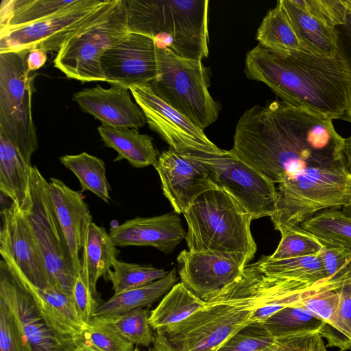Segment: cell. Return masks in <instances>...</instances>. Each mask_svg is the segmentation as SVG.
Here are the masks:
<instances>
[{"label":"cell","mask_w":351,"mask_h":351,"mask_svg":"<svg viewBox=\"0 0 351 351\" xmlns=\"http://www.w3.org/2000/svg\"><path fill=\"white\" fill-rule=\"evenodd\" d=\"M229 152L277 184L276 230L351 203L345 138L323 115L282 100L254 106L239 119Z\"/></svg>","instance_id":"6da1fadb"},{"label":"cell","mask_w":351,"mask_h":351,"mask_svg":"<svg viewBox=\"0 0 351 351\" xmlns=\"http://www.w3.org/2000/svg\"><path fill=\"white\" fill-rule=\"evenodd\" d=\"M247 78L266 84L282 101L332 120L348 108L349 73L340 53L331 57L276 51L258 44L246 54Z\"/></svg>","instance_id":"7a4b0ae2"},{"label":"cell","mask_w":351,"mask_h":351,"mask_svg":"<svg viewBox=\"0 0 351 351\" xmlns=\"http://www.w3.org/2000/svg\"><path fill=\"white\" fill-rule=\"evenodd\" d=\"M189 250L213 253L245 267L254 258L256 244L251 232V215L221 188L199 196L184 213Z\"/></svg>","instance_id":"3957f363"},{"label":"cell","mask_w":351,"mask_h":351,"mask_svg":"<svg viewBox=\"0 0 351 351\" xmlns=\"http://www.w3.org/2000/svg\"><path fill=\"white\" fill-rule=\"evenodd\" d=\"M208 0H123L130 32L154 38L180 56H208Z\"/></svg>","instance_id":"277c9868"},{"label":"cell","mask_w":351,"mask_h":351,"mask_svg":"<svg viewBox=\"0 0 351 351\" xmlns=\"http://www.w3.org/2000/svg\"><path fill=\"white\" fill-rule=\"evenodd\" d=\"M123 0H106L61 46L54 66L69 78L106 82L101 58L129 33Z\"/></svg>","instance_id":"5b68a950"},{"label":"cell","mask_w":351,"mask_h":351,"mask_svg":"<svg viewBox=\"0 0 351 351\" xmlns=\"http://www.w3.org/2000/svg\"><path fill=\"white\" fill-rule=\"evenodd\" d=\"M209 75L202 60L187 59L158 47V75L149 85L161 99L204 130L218 118L220 106L212 97Z\"/></svg>","instance_id":"8992f818"},{"label":"cell","mask_w":351,"mask_h":351,"mask_svg":"<svg viewBox=\"0 0 351 351\" xmlns=\"http://www.w3.org/2000/svg\"><path fill=\"white\" fill-rule=\"evenodd\" d=\"M29 51L0 53V132L31 164L38 139L32 110L34 76L27 67Z\"/></svg>","instance_id":"52a82bcc"},{"label":"cell","mask_w":351,"mask_h":351,"mask_svg":"<svg viewBox=\"0 0 351 351\" xmlns=\"http://www.w3.org/2000/svg\"><path fill=\"white\" fill-rule=\"evenodd\" d=\"M252 311L224 303L209 302L182 322L156 330L175 351H217L237 332L252 324Z\"/></svg>","instance_id":"ba28073f"},{"label":"cell","mask_w":351,"mask_h":351,"mask_svg":"<svg viewBox=\"0 0 351 351\" xmlns=\"http://www.w3.org/2000/svg\"><path fill=\"white\" fill-rule=\"evenodd\" d=\"M210 171L213 183L233 196L252 219L271 217L276 210V185L259 171L232 155L187 153Z\"/></svg>","instance_id":"9c48e42d"},{"label":"cell","mask_w":351,"mask_h":351,"mask_svg":"<svg viewBox=\"0 0 351 351\" xmlns=\"http://www.w3.org/2000/svg\"><path fill=\"white\" fill-rule=\"evenodd\" d=\"M31 195L32 206L27 217L51 283L72 295L76 274L51 200L49 182L36 166L31 171Z\"/></svg>","instance_id":"30bf717a"},{"label":"cell","mask_w":351,"mask_h":351,"mask_svg":"<svg viewBox=\"0 0 351 351\" xmlns=\"http://www.w3.org/2000/svg\"><path fill=\"white\" fill-rule=\"evenodd\" d=\"M106 0H76L56 13L23 26L0 29V53L39 49L58 51Z\"/></svg>","instance_id":"8fae6325"},{"label":"cell","mask_w":351,"mask_h":351,"mask_svg":"<svg viewBox=\"0 0 351 351\" xmlns=\"http://www.w3.org/2000/svg\"><path fill=\"white\" fill-rule=\"evenodd\" d=\"M129 89L149 128L170 148L179 153L221 155L226 152L214 144L203 130L158 97L149 84L131 86Z\"/></svg>","instance_id":"7c38bea8"},{"label":"cell","mask_w":351,"mask_h":351,"mask_svg":"<svg viewBox=\"0 0 351 351\" xmlns=\"http://www.w3.org/2000/svg\"><path fill=\"white\" fill-rule=\"evenodd\" d=\"M1 259L34 287L45 289L53 285L27 214L12 203L1 210Z\"/></svg>","instance_id":"4fadbf2b"},{"label":"cell","mask_w":351,"mask_h":351,"mask_svg":"<svg viewBox=\"0 0 351 351\" xmlns=\"http://www.w3.org/2000/svg\"><path fill=\"white\" fill-rule=\"evenodd\" d=\"M0 300L17 319L31 351H73L77 348L73 337L63 335L47 324L32 295L17 282L3 259Z\"/></svg>","instance_id":"5bb4252c"},{"label":"cell","mask_w":351,"mask_h":351,"mask_svg":"<svg viewBox=\"0 0 351 351\" xmlns=\"http://www.w3.org/2000/svg\"><path fill=\"white\" fill-rule=\"evenodd\" d=\"M101 66L112 86L150 84L158 75L157 45L149 36L130 32L105 51Z\"/></svg>","instance_id":"9a60e30c"},{"label":"cell","mask_w":351,"mask_h":351,"mask_svg":"<svg viewBox=\"0 0 351 351\" xmlns=\"http://www.w3.org/2000/svg\"><path fill=\"white\" fill-rule=\"evenodd\" d=\"M162 192L174 212L184 214L204 193L217 188L206 165L187 153L169 148L163 151L155 167Z\"/></svg>","instance_id":"2e32d148"},{"label":"cell","mask_w":351,"mask_h":351,"mask_svg":"<svg viewBox=\"0 0 351 351\" xmlns=\"http://www.w3.org/2000/svg\"><path fill=\"white\" fill-rule=\"evenodd\" d=\"M180 282L208 302L234 282L245 267L213 253L182 250L177 257Z\"/></svg>","instance_id":"e0dca14e"},{"label":"cell","mask_w":351,"mask_h":351,"mask_svg":"<svg viewBox=\"0 0 351 351\" xmlns=\"http://www.w3.org/2000/svg\"><path fill=\"white\" fill-rule=\"evenodd\" d=\"M186 233L176 213L135 217L111 226L109 232L117 247L152 246L167 255L185 239Z\"/></svg>","instance_id":"ac0fdd59"},{"label":"cell","mask_w":351,"mask_h":351,"mask_svg":"<svg viewBox=\"0 0 351 351\" xmlns=\"http://www.w3.org/2000/svg\"><path fill=\"white\" fill-rule=\"evenodd\" d=\"M73 100L102 124L138 129L147 123L141 108L132 101L130 89L123 86L84 88L75 93Z\"/></svg>","instance_id":"d6986e66"},{"label":"cell","mask_w":351,"mask_h":351,"mask_svg":"<svg viewBox=\"0 0 351 351\" xmlns=\"http://www.w3.org/2000/svg\"><path fill=\"white\" fill-rule=\"evenodd\" d=\"M49 191L68 253L77 275L82 270L80 258L88 223L93 221L87 204L80 192L69 187L58 178H51Z\"/></svg>","instance_id":"ffe728a7"},{"label":"cell","mask_w":351,"mask_h":351,"mask_svg":"<svg viewBox=\"0 0 351 351\" xmlns=\"http://www.w3.org/2000/svg\"><path fill=\"white\" fill-rule=\"evenodd\" d=\"M8 267L20 285L32 295L45 322L53 330L74 337L81 335L88 327L71 295L56 285L45 289L34 287Z\"/></svg>","instance_id":"44dd1931"},{"label":"cell","mask_w":351,"mask_h":351,"mask_svg":"<svg viewBox=\"0 0 351 351\" xmlns=\"http://www.w3.org/2000/svg\"><path fill=\"white\" fill-rule=\"evenodd\" d=\"M32 167L0 132V191L19 210L27 215L32 206Z\"/></svg>","instance_id":"7402d4cb"},{"label":"cell","mask_w":351,"mask_h":351,"mask_svg":"<svg viewBox=\"0 0 351 351\" xmlns=\"http://www.w3.org/2000/svg\"><path fill=\"white\" fill-rule=\"evenodd\" d=\"M97 130L104 145L117 152L114 161L125 159L135 168L156 167L160 154L149 135L140 134L135 128L106 124Z\"/></svg>","instance_id":"603a6c76"},{"label":"cell","mask_w":351,"mask_h":351,"mask_svg":"<svg viewBox=\"0 0 351 351\" xmlns=\"http://www.w3.org/2000/svg\"><path fill=\"white\" fill-rule=\"evenodd\" d=\"M177 281L176 269L173 268L164 278L150 284L114 294L97 305L90 321L111 319L132 310L149 306L167 294L178 283Z\"/></svg>","instance_id":"cb8c5ba5"},{"label":"cell","mask_w":351,"mask_h":351,"mask_svg":"<svg viewBox=\"0 0 351 351\" xmlns=\"http://www.w3.org/2000/svg\"><path fill=\"white\" fill-rule=\"evenodd\" d=\"M305 51L331 57L338 52L336 28L318 21L295 6L291 0H280Z\"/></svg>","instance_id":"d4e9b609"},{"label":"cell","mask_w":351,"mask_h":351,"mask_svg":"<svg viewBox=\"0 0 351 351\" xmlns=\"http://www.w3.org/2000/svg\"><path fill=\"white\" fill-rule=\"evenodd\" d=\"M119 252L104 228L93 221L88 223L83 241L82 265L88 271L90 286L95 293L97 294L98 280L106 276Z\"/></svg>","instance_id":"484cf974"},{"label":"cell","mask_w":351,"mask_h":351,"mask_svg":"<svg viewBox=\"0 0 351 351\" xmlns=\"http://www.w3.org/2000/svg\"><path fill=\"white\" fill-rule=\"evenodd\" d=\"M208 305L185 287L176 283L149 315L154 330L178 324Z\"/></svg>","instance_id":"4316f807"},{"label":"cell","mask_w":351,"mask_h":351,"mask_svg":"<svg viewBox=\"0 0 351 351\" xmlns=\"http://www.w3.org/2000/svg\"><path fill=\"white\" fill-rule=\"evenodd\" d=\"M267 276L293 279L306 283L315 284L328 278L319 254L273 260L263 256L252 263Z\"/></svg>","instance_id":"83f0119b"},{"label":"cell","mask_w":351,"mask_h":351,"mask_svg":"<svg viewBox=\"0 0 351 351\" xmlns=\"http://www.w3.org/2000/svg\"><path fill=\"white\" fill-rule=\"evenodd\" d=\"M256 40L258 44L276 51H305L280 0L263 18L257 30Z\"/></svg>","instance_id":"f1b7e54d"},{"label":"cell","mask_w":351,"mask_h":351,"mask_svg":"<svg viewBox=\"0 0 351 351\" xmlns=\"http://www.w3.org/2000/svg\"><path fill=\"white\" fill-rule=\"evenodd\" d=\"M76 0H2L0 29L23 26L58 12Z\"/></svg>","instance_id":"f546056e"},{"label":"cell","mask_w":351,"mask_h":351,"mask_svg":"<svg viewBox=\"0 0 351 351\" xmlns=\"http://www.w3.org/2000/svg\"><path fill=\"white\" fill-rule=\"evenodd\" d=\"M59 159L77 177L82 190L89 191L109 203L111 186L107 180L105 162L101 158L82 152L64 155Z\"/></svg>","instance_id":"4dcf8cb0"},{"label":"cell","mask_w":351,"mask_h":351,"mask_svg":"<svg viewBox=\"0 0 351 351\" xmlns=\"http://www.w3.org/2000/svg\"><path fill=\"white\" fill-rule=\"evenodd\" d=\"M300 226L323 245L351 248V216L342 209H326L311 217Z\"/></svg>","instance_id":"1f68e13d"},{"label":"cell","mask_w":351,"mask_h":351,"mask_svg":"<svg viewBox=\"0 0 351 351\" xmlns=\"http://www.w3.org/2000/svg\"><path fill=\"white\" fill-rule=\"evenodd\" d=\"M261 324L275 338L311 332H321L325 326L322 320L300 303L278 311Z\"/></svg>","instance_id":"d6a6232c"},{"label":"cell","mask_w":351,"mask_h":351,"mask_svg":"<svg viewBox=\"0 0 351 351\" xmlns=\"http://www.w3.org/2000/svg\"><path fill=\"white\" fill-rule=\"evenodd\" d=\"M169 271L152 265L115 260L106 277L112 283L114 294L138 288L164 278Z\"/></svg>","instance_id":"836d02e7"},{"label":"cell","mask_w":351,"mask_h":351,"mask_svg":"<svg viewBox=\"0 0 351 351\" xmlns=\"http://www.w3.org/2000/svg\"><path fill=\"white\" fill-rule=\"evenodd\" d=\"M90 322L109 326L136 346L148 347L154 340V332L149 323V313L147 308L134 309L108 319Z\"/></svg>","instance_id":"e575fe53"},{"label":"cell","mask_w":351,"mask_h":351,"mask_svg":"<svg viewBox=\"0 0 351 351\" xmlns=\"http://www.w3.org/2000/svg\"><path fill=\"white\" fill-rule=\"evenodd\" d=\"M350 282H336L327 278L300 303L322 320L325 327H331L335 324L339 313L341 300L339 289Z\"/></svg>","instance_id":"d590c367"},{"label":"cell","mask_w":351,"mask_h":351,"mask_svg":"<svg viewBox=\"0 0 351 351\" xmlns=\"http://www.w3.org/2000/svg\"><path fill=\"white\" fill-rule=\"evenodd\" d=\"M278 231L281 234V239L274 252L269 256L271 259L314 255L319 254L324 247L316 237L300 226L283 227Z\"/></svg>","instance_id":"8d00e7d4"},{"label":"cell","mask_w":351,"mask_h":351,"mask_svg":"<svg viewBox=\"0 0 351 351\" xmlns=\"http://www.w3.org/2000/svg\"><path fill=\"white\" fill-rule=\"evenodd\" d=\"M341 300L335 324L324 327L320 334L327 346L339 351L351 350V282L339 289Z\"/></svg>","instance_id":"74e56055"},{"label":"cell","mask_w":351,"mask_h":351,"mask_svg":"<svg viewBox=\"0 0 351 351\" xmlns=\"http://www.w3.org/2000/svg\"><path fill=\"white\" fill-rule=\"evenodd\" d=\"M73 339L77 345H84L97 351H134V345L104 324L90 322L88 327Z\"/></svg>","instance_id":"f35d334b"},{"label":"cell","mask_w":351,"mask_h":351,"mask_svg":"<svg viewBox=\"0 0 351 351\" xmlns=\"http://www.w3.org/2000/svg\"><path fill=\"white\" fill-rule=\"evenodd\" d=\"M276 340L261 323H252L232 336L217 351H267Z\"/></svg>","instance_id":"ab89813d"},{"label":"cell","mask_w":351,"mask_h":351,"mask_svg":"<svg viewBox=\"0 0 351 351\" xmlns=\"http://www.w3.org/2000/svg\"><path fill=\"white\" fill-rule=\"evenodd\" d=\"M298 8L326 25L336 28L346 23L348 0H291Z\"/></svg>","instance_id":"60d3db41"},{"label":"cell","mask_w":351,"mask_h":351,"mask_svg":"<svg viewBox=\"0 0 351 351\" xmlns=\"http://www.w3.org/2000/svg\"><path fill=\"white\" fill-rule=\"evenodd\" d=\"M319 255L328 279L351 281V248L324 245Z\"/></svg>","instance_id":"b9f144b4"},{"label":"cell","mask_w":351,"mask_h":351,"mask_svg":"<svg viewBox=\"0 0 351 351\" xmlns=\"http://www.w3.org/2000/svg\"><path fill=\"white\" fill-rule=\"evenodd\" d=\"M0 351H31L15 315L0 300Z\"/></svg>","instance_id":"7bdbcfd3"},{"label":"cell","mask_w":351,"mask_h":351,"mask_svg":"<svg viewBox=\"0 0 351 351\" xmlns=\"http://www.w3.org/2000/svg\"><path fill=\"white\" fill-rule=\"evenodd\" d=\"M96 294L91 288L88 271L82 265V270L76 275L72 296L82 319L87 324L99 304L95 298Z\"/></svg>","instance_id":"ee69618b"},{"label":"cell","mask_w":351,"mask_h":351,"mask_svg":"<svg viewBox=\"0 0 351 351\" xmlns=\"http://www.w3.org/2000/svg\"><path fill=\"white\" fill-rule=\"evenodd\" d=\"M267 351H327L319 332H311L276 338Z\"/></svg>","instance_id":"f6af8a7d"},{"label":"cell","mask_w":351,"mask_h":351,"mask_svg":"<svg viewBox=\"0 0 351 351\" xmlns=\"http://www.w3.org/2000/svg\"><path fill=\"white\" fill-rule=\"evenodd\" d=\"M336 29L338 33V51L346 63L350 82L348 108L343 119L351 123V14L348 13L346 23Z\"/></svg>","instance_id":"bcb514c9"},{"label":"cell","mask_w":351,"mask_h":351,"mask_svg":"<svg viewBox=\"0 0 351 351\" xmlns=\"http://www.w3.org/2000/svg\"><path fill=\"white\" fill-rule=\"evenodd\" d=\"M46 60V51L39 49L29 50L27 59L28 70L34 71L40 69L45 64Z\"/></svg>","instance_id":"7dc6e473"},{"label":"cell","mask_w":351,"mask_h":351,"mask_svg":"<svg viewBox=\"0 0 351 351\" xmlns=\"http://www.w3.org/2000/svg\"><path fill=\"white\" fill-rule=\"evenodd\" d=\"M151 350L152 351H175L158 331L154 332V340Z\"/></svg>","instance_id":"c3c4849f"},{"label":"cell","mask_w":351,"mask_h":351,"mask_svg":"<svg viewBox=\"0 0 351 351\" xmlns=\"http://www.w3.org/2000/svg\"><path fill=\"white\" fill-rule=\"evenodd\" d=\"M345 154L348 169L351 173V136L345 138ZM342 210L351 216V203L343 207Z\"/></svg>","instance_id":"681fc988"},{"label":"cell","mask_w":351,"mask_h":351,"mask_svg":"<svg viewBox=\"0 0 351 351\" xmlns=\"http://www.w3.org/2000/svg\"><path fill=\"white\" fill-rule=\"evenodd\" d=\"M73 351H97L91 348L84 345H78Z\"/></svg>","instance_id":"f907efd6"},{"label":"cell","mask_w":351,"mask_h":351,"mask_svg":"<svg viewBox=\"0 0 351 351\" xmlns=\"http://www.w3.org/2000/svg\"><path fill=\"white\" fill-rule=\"evenodd\" d=\"M348 13L351 14V0H348Z\"/></svg>","instance_id":"816d5d0a"},{"label":"cell","mask_w":351,"mask_h":351,"mask_svg":"<svg viewBox=\"0 0 351 351\" xmlns=\"http://www.w3.org/2000/svg\"><path fill=\"white\" fill-rule=\"evenodd\" d=\"M134 351H140L139 348L136 346L135 347Z\"/></svg>","instance_id":"f5cc1de1"},{"label":"cell","mask_w":351,"mask_h":351,"mask_svg":"<svg viewBox=\"0 0 351 351\" xmlns=\"http://www.w3.org/2000/svg\"><path fill=\"white\" fill-rule=\"evenodd\" d=\"M149 351H152V350L151 349H149Z\"/></svg>","instance_id":"db71d44e"}]
</instances>
